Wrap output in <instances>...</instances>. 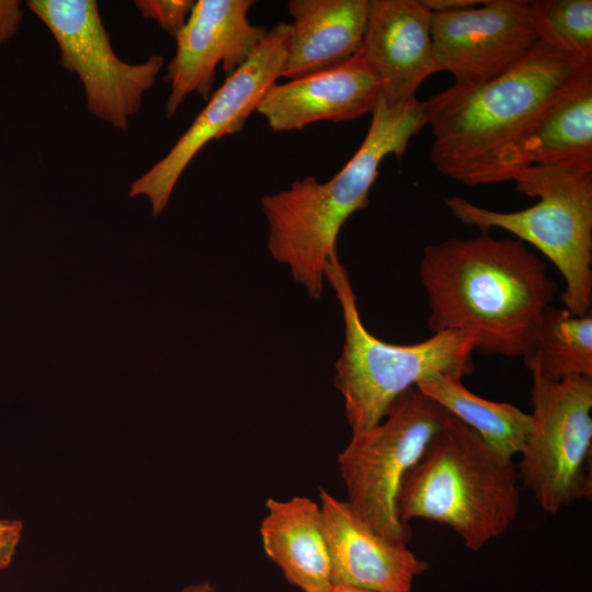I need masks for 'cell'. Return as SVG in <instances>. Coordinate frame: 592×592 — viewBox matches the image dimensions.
Instances as JSON below:
<instances>
[{
    "label": "cell",
    "instance_id": "6da1fadb",
    "mask_svg": "<svg viewBox=\"0 0 592 592\" xmlns=\"http://www.w3.org/2000/svg\"><path fill=\"white\" fill-rule=\"evenodd\" d=\"M419 276L433 333L460 332L485 355L522 357L557 292L537 254L489 232L428 244Z\"/></svg>",
    "mask_w": 592,
    "mask_h": 592
},
{
    "label": "cell",
    "instance_id": "7a4b0ae2",
    "mask_svg": "<svg viewBox=\"0 0 592 592\" xmlns=\"http://www.w3.org/2000/svg\"><path fill=\"white\" fill-rule=\"evenodd\" d=\"M371 116L358 149L333 178L321 183L305 177L261 198L270 254L288 267L312 299L321 297L326 267L339 258L342 226L367 207L382 161L390 155L401 158L412 137L426 126L423 101L417 98L390 107L379 94Z\"/></svg>",
    "mask_w": 592,
    "mask_h": 592
},
{
    "label": "cell",
    "instance_id": "3957f363",
    "mask_svg": "<svg viewBox=\"0 0 592 592\" xmlns=\"http://www.w3.org/2000/svg\"><path fill=\"white\" fill-rule=\"evenodd\" d=\"M592 69L539 41L516 66L487 82L453 84L424 104L433 134L430 161L455 181L526 128L562 91Z\"/></svg>",
    "mask_w": 592,
    "mask_h": 592
},
{
    "label": "cell",
    "instance_id": "277c9868",
    "mask_svg": "<svg viewBox=\"0 0 592 592\" xmlns=\"http://www.w3.org/2000/svg\"><path fill=\"white\" fill-rule=\"evenodd\" d=\"M512 458L490 447L447 413L420 460L407 473L398 498L400 520L425 519L449 526L478 550L500 537L520 510Z\"/></svg>",
    "mask_w": 592,
    "mask_h": 592
},
{
    "label": "cell",
    "instance_id": "5b68a950",
    "mask_svg": "<svg viewBox=\"0 0 592 592\" xmlns=\"http://www.w3.org/2000/svg\"><path fill=\"white\" fill-rule=\"evenodd\" d=\"M344 321V343L334 364V386L343 397L352 433L376 425L409 388L436 375L459 378L474 372L473 340L442 331L414 344H392L363 325L348 271L339 258L326 267Z\"/></svg>",
    "mask_w": 592,
    "mask_h": 592
},
{
    "label": "cell",
    "instance_id": "8992f818",
    "mask_svg": "<svg viewBox=\"0 0 592 592\" xmlns=\"http://www.w3.org/2000/svg\"><path fill=\"white\" fill-rule=\"evenodd\" d=\"M515 190L538 202L516 212H497L458 196L444 198L454 218L480 232L500 228L549 259L566 282L561 300L571 314L591 312L592 172L538 166L512 173Z\"/></svg>",
    "mask_w": 592,
    "mask_h": 592
},
{
    "label": "cell",
    "instance_id": "52a82bcc",
    "mask_svg": "<svg viewBox=\"0 0 592 592\" xmlns=\"http://www.w3.org/2000/svg\"><path fill=\"white\" fill-rule=\"evenodd\" d=\"M447 413L417 387L409 388L376 425L352 433L338 456L345 501L364 524L392 543L407 545L411 539L399 516V492Z\"/></svg>",
    "mask_w": 592,
    "mask_h": 592
},
{
    "label": "cell",
    "instance_id": "ba28073f",
    "mask_svg": "<svg viewBox=\"0 0 592 592\" xmlns=\"http://www.w3.org/2000/svg\"><path fill=\"white\" fill-rule=\"evenodd\" d=\"M532 379V428L517 476L540 508L555 514L591 498L592 377Z\"/></svg>",
    "mask_w": 592,
    "mask_h": 592
},
{
    "label": "cell",
    "instance_id": "9c48e42d",
    "mask_svg": "<svg viewBox=\"0 0 592 592\" xmlns=\"http://www.w3.org/2000/svg\"><path fill=\"white\" fill-rule=\"evenodd\" d=\"M27 7L53 34L61 67L79 77L89 112L126 130L144 94L155 84L163 57L151 55L139 64L122 60L94 0H31Z\"/></svg>",
    "mask_w": 592,
    "mask_h": 592
},
{
    "label": "cell",
    "instance_id": "30bf717a",
    "mask_svg": "<svg viewBox=\"0 0 592 592\" xmlns=\"http://www.w3.org/2000/svg\"><path fill=\"white\" fill-rule=\"evenodd\" d=\"M288 39V23L267 30L250 58L210 95L170 151L132 182L129 196H147L153 216L159 215L194 157L208 143L243 129L267 90L281 78Z\"/></svg>",
    "mask_w": 592,
    "mask_h": 592
},
{
    "label": "cell",
    "instance_id": "8fae6325",
    "mask_svg": "<svg viewBox=\"0 0 592 592\" xmlns=\"http://www.w3.org/2000/svg\"><path fill=\"white\" fill-rule=\"evenodd\" d=\"M431 34L440 70L464 87L505 73L539 42L532 3L525 0H488L433 13Z\"/></svg>",
    "mask_w": 592,
    "mask_h": 592
},
{
    "label": "cell",
    "instance_id": "7c38bea8",
    "mask_svg": "<svg viewBox=\"0 0 592 592\" xmlns=\"http://www.w3.org/2000/svg\"><path fill=\"white\" fill-rule=\"evenodd\" d=\"M252 0H198L175 35V54L167 67L170 93L166 115L172 117L185 99L210 98L217 67L226 78L252 55L267 30L254 26L248 12Z\"/></svg>",
    "mask_w": 592,
    "mask_h": 592
},
{
    "label": "cell",
    "instance_id": "4fadbf2b",
    "mask_svg": "<svg viewBox=\"0 0 592 592\" xmlns=\"http://www.w3.org/2000/svg\"><path fill=\"white\" fill-rule=\"evenodd\" d=\"M538 166L592 172V69L458 182L467 186L504 182L521 169Z\"/></svg>",
    "mask_w": 592,
    "mask_h": 592
},
{
    "label": "cell",
    "instance_id": "5bb4252c",
    "mask_svg": "<svg viewBox=\"0 0 592 592\" xmlns=\"http://www.w3.org/2000/svg\"><path fill=\"white\" fill-rule=\"evenodd\" d=\"M432 14L422 0H368L360 53L378 77L380 95L390 107L415 99L422 82L441 71Z\"/></svg>",
    "mask_w": 592,
    "mask_h": 592
},
{
    "label": "cell",
    "instance_id": "9a60e30c",
    "mask_svg": "<svg viewBox=\"0 0 592 592\" xmlns=\"http://www.w3.org/2000/svg\"><path fill=\"white\" fill-rule=\"evenodd\" d=\"M379 94L380 81L358 50L339 65L274 83L257 112L273 132L299 130L317 122L371 114Z\"/></svg>",
    "mask_w": 592,
    "mask_h": 592
},
{
    "label": "cell",
    "instance_id": "2e32d148",
    "mask_svg": "<svg viewBox=\"0 0 592 592\" xmlns=\"http://www.w3.org/2000/svg\"><path fill=\"white\" fill-rule=\"evenodd\" d=\"M329 548L333 585L372 592H410L414 579L429 565L407 545L376 534L352 511L346 501L319 490Z\"/></svg>",
    "mask_w": 592,
    "mask_h": 592
},
{
    "label": "cell",
    "instance_id": "e0dca14e",
    "mask_svg": "<svg viewBox=\"0 0 592 592\" xmlns=\"http://www.w3.org/2000/svg\"><path fill=\"white\" fill-rule=\"evenodd\" d=\"M281 77L296 79L339 65L361 49L368 0H291Z\"/></svg>",
    "mask_w": 592,
    "mask_h": 592
},
{
    "label": "cell",
    "instance_id": "ac0fdd59",
    "mask_svg": "<svg viewBox=\"0 0 592 592\" xmlns=\"http://www.w3.org/2000/svg\"><path fill=\"white\" fill-rule=\"evenodd\" d=\"M260 524L266 556L301 592H326L332 569L320 504L308 497L269 498Z\"/></svg>",
    "mask_w": 592,
    "mask_h": 592
},
{
    "label": "cell",
    "instance_id": "d6986e66",
    "mask_svg": "<svg viewBox=\"0 0 592 592\" xmlns=\"http://www.w3.org/2000/svg\"><path fill=\"white\" fill-rule=\"evenodd\" d=\"M463 378L436 375L415 387L475 431L499 454H520L532 428L530 413L509 402L488 400L471 392Z\"/></svg>",
    "mask_w": 592,
    "mask_h": 592
},
{
    "label": "cell",
    "instance_id": "ffe728a7",
    "mask_svg": "<svg viewBox=\"0 0 592 592\" xmlns=\"http://www.w3.org/2000/svg\"><path fill=\"white\" fill-rule=\"evenodd\" d=\"M522 358L532 374L551 382L592 377V314L548 306Z\"/></svg>",
    "mask_w": 592,
    "mask_h": 592
},
{
    "label": "cell",
    "instance_id": "44dd1931",
    "mask_svg": "<svg viewBox=\"0 0 592 592\" xmlns=\"http://www.w3.org/2000/svg\"><path fill=\"white\" fill-rule=\"evenodd\" d=\"M538 38L579 59L592 61V1H531Z\"/></svg>",
    "mask_w": 592,
    "mask_h": 592
},
{
    "label": "cell",
    "instance_id": "7402d4cb",
    "mask_svg": "<svg viewBox=\"0 0 592 592\" xmlns=\"http://www.w3.org/2000/svg\"><path fill=\"white\" fill-rule=\"evenodd\" d=\"M141 15L155 21L174 36L185 25L195 1L193 0H137L134 2Z\"/></svg>",
    "mask_w": 592,
    "mask_h": 592
},
{
    "label": "cell",
    "instance_id": "603a6c76",
    "mask_svg": "<svg viewBox=\"0 0 592 592\" xmlns=\"http://www.w3.org/2000/svg\"><path fill=\"white\" fill-rule=\"evenodd\" d=\"M22 532V521L0 519V571L12 563Z\"/></svg>",
    "mask_w": 592,
    "mask_h": 592
},
{
    "label": "cell",
    "instance_id": "cb8c5ba5",
    "mask_svg": "<svg viewBox=\"0 0 592 592\" xmlns=\"http://www.w3.org/2000/svg\"><path fill=\"white\" fill-rule=\"evenodd\" d=\"M23 19L21 2L0 0V46L8 43L19 31Z\"/></svg>",
    "mask_w": 592,
    "mask_h": 592
},
{
    "label": "cell",
    "instance_id": "d4e9b609",
    "mask_svg": "<svg viewBox=\"0 0 592 592\" xmlns=\"http://www.w3.org/2000/svg\"><path fill=\"white\" fill-rule=\"evenodd\" d=\"M483 1V0H482ZM480 0H422L433 13L452 12L479 5Z\"/></svg>",
    "mask_w": 592,
    "mask_h": 592
},
{
    "label": "cell",
    "instance_id": "484cf974",
    "mask_svg": "<svg viewBox=\"0 0 592 592\" xmlns=\"http://www.w3.org/2000/svg\"><path fill=\"white\" fill-rule=\"evenodd\" d=\"M177 592H217L215 587L206 580L183 587Z\"/></svg>",
    "mask_w": 592,
    "mask_h": 592
},
{
    "label": "cell",
    "instance_id": "4316f807",
    "mask_svg": "<svg viewBox=\"0 0 592 592\" xmlns=\"http://www.w3.org/2000/svg\"><path fill=\"white\" fill-rule=\"evenodd\" d=\"M326 592H372V591H367V590H363V589H360V588H354V587H350V585H332L328 591Z\"/></svg>",
    "mask_w": 592,
    "mask_h": 592
}]
</instances>
